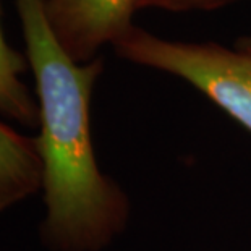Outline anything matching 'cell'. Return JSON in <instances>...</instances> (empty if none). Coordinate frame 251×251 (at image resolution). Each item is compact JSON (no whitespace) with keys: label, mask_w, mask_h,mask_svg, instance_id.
Segmentation results:
<instances>
[{"label":"cell","mask_w":251,"mask_h":251,"mask_svg":"<svg viewBox=\"0 0 251 251\" xmlns=\"http://www.w3.org/2000/svg\"><path fill=\"white\" fill-rule=\"evenodd\" d=\"M33 70L41 133L46 217L41 242L50 251H100L125 230L130 201L100 172L89 126V104L102 60L78 63L55 37L46 0H15Z\"/></svg>","instance_id":"obj_1"},{"label":"cell","mask_w":251,"mask_h":251,"mask_svg":"<svg viewBox=\"0 0 251 251\" xmlns=\"http://www.w3.org/2000/svg\"><path fill=\"white\" fill-rule=\"evenodd\" d=\"M114 47L125 60L185 79L251 133V54L214 42L167 41L140 28Z\"/></svg>","instance_id":"obj_2"},{"label":"cell","mask_w":251,"mask_h":251,"mask_svg":"<svg viewBox=\"0 0 251 251\" xmlns=\"http://www.w3.org/2000/svg\"><path fill=\"white\" fill-rule=\"evenodd\" d=\"M141 0H46V13L60 46L75 62L86 63L104 44H117L135 28Z\"/></svg>","instance_id":"obj_3"},{"label":"cell","mask_w":251,"mask_h":251,"mask_svg":"<svg viewBox=\"0 0 251 251\" xmlns=\"http://www.w3.org/2000/svg\"><path fill=\"white\" fill-rule=\"evenodd\" d=\"M42 165L34 138L0 122V212L41 188Z\"/></svg>","instance_id":"obj_4"},{"label":"cell","mask_w":251,"mask_h":251,"mask_svg":"<svg viewBox=\"0 0 251 251\" xmlns=\"http://www.w3.org/2000/svg\"><path fill=\"white\" fill-rule=\"evenodd\" d=\"M26 62L5 41L0 26V114L25 126L39 125V105L21 79Z\"/></svg>","instance_id":"obj_5"},{"label":"cell","mask_w":251,"mask_h":251,"mask_svg":"<svg viewBox=\"0 0 251 251\" xmlns=\"http://www.w3.org/2000/svg\"><path fill=\"white\" fill-rule=\"evenodd\" d=\"M227 2H230V0H141L140 7H156L172 10V12H181V10L214 8L217 5Z\"/></svg>","instance_id":"obj_6"},{"label":"cell","mask_w":251,"mask_h":251,"mask_svg":"<svg viewBox=\"0 0 251 251\" xmlns=\"http://www.w3.org/2000/svg\"><path fill=\"white\" fill-rule=\"evenodd\" d=\"M237 49L242 52H247V54H251V34L247 37H242V39L237 42Z\"/></svg>","instance_id":"obj_7"}]
</instances>
